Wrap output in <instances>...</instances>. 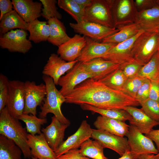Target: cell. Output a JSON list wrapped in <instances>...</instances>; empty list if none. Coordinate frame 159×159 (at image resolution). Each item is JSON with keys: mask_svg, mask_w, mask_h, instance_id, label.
<instances>
[{"mask_svg": "<svg viewBox=\"0 0 159 159\" xmlns=\"http://www.w3.org/2000/svg\"><path fill=\"white\" fill-rule=\"evenodd\" d=\"M65 97L66 103L87 104L102 109L124 110L127 106L140 105L135 99L92 78L88 79L77 85Z\"/></svg>", "mask_w": 159, "mask_h": 159, "instance_id": "cell-1", "label": "cell"}, {"mask_svg": "<svg viewBox=\"0 0 159 159\" xmlns=\"http://www.w3.org/2000/svg\"><path fill=\"white\" fill-rule=\"evenodd\" d=\"M27 132L26 128L23 127L19 119L11 115L6 106L0 112V135L13 141L21 149L25 159L32 157Z\"/></svg>", "mask_w": 159, "mask_h": 159, "instance_id": "cell-2", "label": "cell"}, {"mask_svg": "<svg viewBox=\"0 0 159 159\" xmlns=\"http://www.w3.org/2000/svg\"><path fill=\"white\" fill-rule=\"evenodd\" d=\"M42 79L46 87L47 94L41 106L39 117L46 118L48 114L52 113L60 122L69 126L70 121L64 115L61 110L62 105L65 102V97L57 89L52 78L43 75Z\"/></svg>", "mask_w": 159, "mask_h": 159, "instance_id": "cell-3", "label": "cell"}, {"mask_svg": "<svg viewBox=\"0 0 159 159\" xmlns=\"http://www.w3.org/2000/svg\"><path fill=\"white\" fill-rule=\"evenodd\" d=\"M159 50V35L158 32L144 31L135 42L131 53L135 62L143 66Z\"/></svg>", "mask_w": 159, "mask_h": 159, "instance_id": "cell-4", "label": "cell"}, {"mask_svg": "<svg viewBox=\"0 0 159 159\" xmlns=\"http://www.w3.org/2000/svg\"><path fill=\"white\" fill-rule=\"evenodd\" d=\"M83 20L110 28L114 27L111 11V0H92L86 8Z\"/></svg>", "mask_w": 159, "mask_h": 159, "instance_id": "cell-5", "label": "cell"}, {"mask_svg": "<svg viewBox=\"0 0 159 159\" xmlns=\"http://www.w3.org/2000/svg\"><path fill=\"white\" fill-rule=\"evenodd\" d=\"M111 11L114 27L118 29L135 23L138 12L131 0H111Z\"/></svg>", "mask_w": 159, "mask_h": 159, "instance_id": "cell-6", "label": "cell"}, {"mask_svg": "<svg viewBox=\"0 0 159 159\" xmlns=\"http://www.w3.org/2000/svg\"><path fill=\"white\" fill-rule=\"evenodd\" d=\"M126 136L130 148V152L135 159L146 154H157L158 151L153 141L144 135L138 129L130 125Z\"/></svg>", "mask_w": 159, "mask_h": 159, "instance_id": "cell-7", "label": "cell"}, {"mask_svg": "<svg viewBox=\"0 0 159 159\" xmlns=\"http://www.w3.org/2000/svg\"><path fill=\"white\" fill-rule=\"evenodd\" d=\"M144 31L140 29L133 37L117 44L110 49L101 58L120 64V68L127 64L136 63L132 56V48L136 40Z\"/></svg>", "mask_w": 159, "mask_h": 159, "instance_id": "cell-8", "label": "cell"}, {"mask_svg": "<svg viewBox=\"0 0 159 159\" xmlns=\"http://www.w3.org/2000/svg\"><path fill=\"white\" fill-rule=\"evenodd\" d=\"M28 35L23 29L11 30L0 37V47L10 52L25 54L32 47L31 42L27 39Z\"/></svg>", "mask_w": 159, "mask_h": 159, "instance_id": "cell-9", "label": "cell"}, {"mask_svg": "<svg viewBox=\"0 0 159 159\" xmlns=\"http://www.w3.org/2000/svg\"><path fill=\"white\" fill-rule=\"evenodd\" d=\"M25 105L23 114L36 115L37 108L41 106L47 94L45 84L37 85L34 81L24 82Z\"/></svg>", "mask_w": 159, "mask_h": 159, "instance_id": "cell-10", "label": "cell"}, {"mask_svg": "<svg viewBox=\"0 0 159 159\" xmlns=\"http://www.w3.org/2000/svg\"><path fill=\"white\" fill-rule=\"evenodd\" d=\"M92 78L83 63L78 61L69 72L59 79L58 85L61 87L59 91L65 97L77 85L88 79Z\"/></svg>", "mask_w": 159, "mask_h": 159, "instance_id": "cell-11", "label": "cell"}, {"mask_svg": "<svg viewBox=\"0 0 159 159\" xmlns=\"http://www.w3.org/2000/svg\"><path fill=\"white\" fill-rule=\"evenodd\" d=\"M6 107L11 115L18 119L23 114L25 105L24 82L9 80Z\"/></svg>", "mask_w": 159, "mask_h": 159, "instance_id": "cell-12", "label": "cell"}, {"mask_svg": "<svg viewBox=\"0 0 159 159\" xmlns=\"http://www.w3.org/2000/svg\"><path fill=\"white\" fill-rule=\"evenodd\" d=\"M69 25L75 32L97 41H101L120 31L119 29L108 28L84 20L78 23H70Z\"/></svg>", "mask_w": 159, "mask_h": 159, "instance_id": "cell-13", "label": "cell"}, {"mask_svg": "<svg viewBox=\"0 0 159 159\" xmlns=\"http://www.w3.org/2000/svg\"><path fill=\"white\" fill-rule=\"evenodd\" d=\"M91 138L99 142L104 148L111 149L120 157L127 150H130L127 139L105 131L92 129Z\"/></svg>", "mask_w": 159, "mask_h": 159, "instance_id": "cell-14", "label": "cell"}, {"mask_svg": "<svg viewBox=\"0 0 159 159\" xmlns=\"http://www.w3.org/2000/svg\"><path fill=\"white\" fill-rule=\"evenodd\" d=\"M92 129L87 120H83L77 130L64 141L55 152L57 157L69 150L80 148L85 142L91 138Z\"/></svg>", "mask_w": 159, "mask_h": 159, "instance_id": "cell-15", "label": "cell"}, {"mask_svg": "<svg viewBox=\"0 0 159 159\" xmlns=\"http://www.w3.org/2000/svg\"><path fill=\"white\" fill-rule=\"evenodd\" d=\"M78 62L77 59L67 62L57 54L52 53L44 67L42 73L52 78L55 85H57L59 78L65 72L71 70Z\"/></svg>", "mask_w": 159, "mask_h": 159, "instance_id": "cell-16", "label": "cell"}, {"mask_svg": "<svg viewBox=\"0 0 159 159\" xmlns=\"http://www.w3.org/2000/svg\"><path fill=\"white\" fill-rule=\"evenodd\" d=\"M50 124L41 130L49 145L55 152L64 142L65 131L69 126L60 122L54 116Z\"/></svg>", "mask_w": 159, "mask_h": 159, "instance_id": "cell-17", "label": "cell"}, {"mask_svg": "<svg viewBox=\"0 0 159 159\" xmlns=\"http://www.w3.org/2000/svg\"><path fill=\"white\" fill-rule=\"evenodd\" d=\"M85 44V37L75 34L68 41L58 47L57 54L66 61H74L80 57Z\"/></svg>", "mask_w": 159, "mask_h": 159, "instance_id": "cell-18", "label": "cell"}, {"mask_svg": "<svg viewBox=\"0 0 159 159\" xmlns=\"http://www.w3.org/2000/svg\"><path fill=\"white\" fill-rule=\"evenodd\" d=\"M82 63L87 71L92 75V78L97 81L121 67L119 64L101 58H95Z\"/></svg>", "mask_w": 159, "mask_h": 159, "instance_id": "cell-19", "label": "cell"}, {"mask_svg": "<svg viewBox=\"0 0 159 159\" xmlns=\"http://www.w3.org/2000/svg\"><path fill=\"white\" fill-rule=\"evenodd\" d=\"M85 37L86 44L80 56L77 59L79 62H82L96 58H102L110 49L117 44L100 43L90 37Z\"/></svg>", "mask_w": 159, "mask_h": 159, "instance_id": "cell-20", "label": "cell"}, {"mask_svg": "<svg viewBox=\"0 0 159 159\" xmlns=\"http://www.w3.org/2000/svg\"><path fill=\"white\" fill-rule=\"evenodd\" d=\"M27 143L32 156L38 159H57L55 152L49 146L42 132L38 135L28 134Z\"/></svg>", "mask_w": 159, "mask_h": 159, "instance_id": "cell-21", "label": "cell"}, {"mask_svg": "<svg viewBox=\"0 0 159 159\" xmlns=\"http://www.w3.org/2000/svg\"><path fill=\"white\" fill-rule=\"evenodd\" d=\"M13 9L27 23L37 19L41 15L42 4L32 0H12Z\"/></svg>", "mask_w": 159, "mask_h": 159, "instance_id": "cell-22", "label": "cell"}, {"mask_svg": "<svg viewBox=\"0 0 159 159\" xmlns=\"http://www.w3.org/2000/svg\"><path fill=\"white\" fill-rule=\"evenodd\" d=\"M145 32H157L159 27V5L138 11L135 22Z\"/></svg>", "mask_w": 159, "mask_h": 159, "instance_id": "cell-23", "label": "cell"}, {"mask_svg": "<svg viewBox=\"0 0 159 159\" xmlns=\"http://www.w3.org/2000/svg\"><path fill=\"white\" fill-rule=\"evenodd\" d=\"M124 110L132 117V119L129 121L130 125L136 127L143 134H148L154 127L159 125V122L151 119L141 108L127 106Z\"/></svg>", "mask_w": 159, "mask_h": 159, "instance_id": "cell-24", "label": "cell"}, {"mask_svg": "<svg viewBox=\"0 0 159 159\" xmlns=\"http://www.w3.org/2000/svg\"><path fill=\"white\" fill-rule=\"evenodd\" d=\"M93 125L97 129L122 137L126 136L130 126L125 122L101 115L97 117Z\"/></svg>", "mask_w": 159, "mask_h": 159, "instance_id": "cell-25", "label": "cell"}, {"mask_svg": "<svg viewBox=\"0 0 159 159\" xmlns=\"http://www.w3.org/2000/svg\"><path fill=\"white\" fill-rule=\"evenodd\" d=\"M50 35L47 41L58 47L68 41L70 37L66 33L63 23L56 18H52L48 21Z\"/></svg>", "mask_w": 159, "mask_h": 159, "instance_id": "cell-26", "label": "cell"}, {"mask_svg": "<svg viewBox=\"0 0 159 159\" xmlns=\"http://www.w3.org/2000/svg\"><path fill=\"white\" fill-rule=\"evenodd\" d=\"M0 21V37L15 28L27 30V23L14 10L5 14Z\"/></svg>", "mask_w": 159, "mask_h": 159, "instance_id": "cell-27", "label": "cell"}, {"mask_svg": "<svg viewBox=\"0 0 159 159\" xmlns=\"http://www.w3.org/2000/svg\"><path fill=\"white\" fill-rule=\"evenodd\" d=\"M27 30L29 32V40L36 43L47 41L50 35L47 22L38 19L27 23Z\"/></svg>", "mask_w": 159, "mask_h": 159, "instance_id": "cell-28", "label": "cell"}, {"mask_svg": "<svg viewBox=\"0 0 159 159\" xmlns=\"http://www.w3.org/2000/svg\"><path fill=\"white\" fill-rule=\"evenodd\" d=\"M118 32L102 39L101 42L118 44L134 36L140 30L135 23L125 25L119 29Z\"/></svg>", "mask_w": 159, "mask_h": 159, "instance_id": "cell-29", "label": "cell"}, {"mask_svg": "<svg viewBox=\"0 0 159 159\" xmlns=\"http://www.w3.org/2000/svg\"><path fill=\"white\" fill-rule=\"evenodd\" d=\"M80 105L84 110L90 111L94 113H97L102 116L123 122H125L126 121H129L132 119L131 115L124 109H102L87 104H83Z\"/></svg>", "mask_w": 159, "mask_h": 159, "instance_id": "cell-30", "label": "cell"}, {"mask_svg": "<svg viewBox=\"0 0 159 159\" xmlns=\"http://www.w3.org/2000/svg\"><path fill=\"white\" fill-rule=\"evenodd\" d=\"M22 151L11 140L0 135V159H21Z\"/></svg>", "mask_w": 159, "mask_h": 159, "instance_id": "cell-31", "label": "cell"}, {"mask_svg": "<svg viewBox=\"0 0 159 159\" xmlns=\"http://www.w3.org/2000/svg\"><path fill=\"white\" fill-rule=\"evenodd\" d=\"M104 148L97 141L90 138L85 142L79 149L82 155L92 159H106L103 152Z\"/></svg>", "mask_w": 159, "mask_h": 159, "instance_id": "cell-32", "label": "cell"}, {"mask_svg": "<svg viewBox=\"0 0 159 159\" xmlns=\"http://www.w3.org/2000/svg\"><path fill=\"white\" fill-rule=\"evenodd\" d=\"M138 76L150 81L159 82V50L148 63L142 67Z\"/></svg>", "mask_w": 159, "mask_h": 159, "instance_id": "cell-33", "label": "cell"}, {"mask_svg": "<svg viewBox=\"0 0 159 159\" xmlns=\"http://www.w3.org/2000/svg\"><path fill=\"white\" fill-rule=\"evenodd\" d=\"M127 79L122 70L119 69L98 81L112 89L121 91Z\"/></svg>", "mask_w": 159, "mask_h": 159, "instance_id": "cell-34", "label": "cell"}, {"mask_svg": "<svg viewBox=\"0 0 159 159\" xmlns=\"http://www.w3.org/2000/svg\"><path fill=\"white\" fill-rule=\"evenodd\" d=\"M18 119L25 123L27 132L33 135L41 134V125L47 122L46 118L37 117L36 115L31 114L29 115L23 114L19 117Z\"/></svg>", "mask_w": 159, "mask_h": 159, "instance_id": "cell-35", "label": "cell"}, {"mask_svg": "<svg viewBox=\"0 0 159 159\" xmlns=\"http://www.w3.org/2000/svg\"><path fill=\"white\" fill-rule=\"evenodd\" d=\"M57 4L60 8L70 15L77 23L83 21L85 10L74 0H58Z\"/></svg>", "mask_w": 159, "mask_h": 159, "instance_id": "cell-36", "label": "cell"}, {"mask_svg": "<svg viewBox=\"0 0 159 159\" xmlns=\"http://www.w3.org/2000/svg\"><path fill=\"white\" fill-rule=\"evenodd\" d=\"M146 78L137 76L128 78L124 84L121 91L135 99L137 92Z\"/></svg>", "mask_w": 159, "mask_h": 159, "instance_id": "cell-37", "label": "cell"}, {"mask_svg": "<svg viewBox=\"0 0 159 159\" xmlns=\"http://www.w3.org/2000/svg\"><path fill=\"white\" fill-rule=\"evenodd\" d=\"M43 6L41 15L45 19L48 20L52 18L59 19H62L61 14L57 10L56 4L57 1L56 0H40Z\"/></svg>", "mask_w": 159, "mask_h": 159, "instance_id": "cell-38", "label": "cell"}, {"mask_svg": "<svg viewBox=\"0 0 159 159\" xmlns=\"http://www.w3.org/2000/svg\"><path fill=\"white\" fill-rule=\"evenodd\" d=\"M141 109L151 119L159 122V102L148 99L140 104Z\"/></svg>", "mask_w": 159, "mask_h": 159, "instance_id": "cell-39", "label": "cell"}, {"mask_svg": "<svg viewBox=\"0 0 159 159\" xmlns=\"http://www.w3.org/2000/svg\"><path fill=\"white\" fill-rule=\"evenodd\" d=\"M9 81L4 74H0V112L6 106L9 92Z\"/></svg>", "mask_w": 159, "mask_h": 159, "instance_id": "cell-40", "label": "cell"}, {"mask_svg": "<svg viewBox=\"0 0 159 159\" xmlns=\"http://www.w3.org/2000/svg\"><path fill=\"white\" fill-rule=\"evenodd\" d=\"M150 81L147 79L138 90L135 99L140 104L149 98Z\"/></svg>", "mask_w": 159, "mask_h": 159, "instance_id": "cell-41", "label": "cell"}, {"mask_svg": "<svg viewBox=\"0 0 159 159\" xmlns=\"http://www.w3.org/2000/svg\"><path fill=\"white\" fill-rule=\"evenodd\" d=\"M143 66L137 63L127 64L120 68L127 79L138 76Z\"/></svg>", "mask_w": 159, "mask_h": 159, "instance_id": "cell-42", "label": "cell"}, {"mask_svg": "<svg viewBox=\"0 0 159 159\" xmlns=\"http://www.w3.org/2000/svg\"><path fill=\"white\" fill-rule=\"evenodd\" d=\"M57 159H90L82 155L79 149L69 150L57 158Z\"/></svg>", "mask_w": 159, "mask_h": 159, "instance_id": "cell-43", "label": "cell"}, {"mask_svg": "<svg viewBox=\"0 0 159 159\" xmlns=\"http://www.w3.org/2000/svg\"><path fill=\"white\" fill-rule=\"evenodd\" d=\"M149 99L159 102V82L150 81Z\"/></svg>", "mask_w": 159, "mask_h": 159, "instance_id": "cell-44", "label": "cell"}, {"mask_svg": "<svg viewBox=\"0 0 159 159\" xmlns=\"http://www.w3.org/2000/svg\"><path fill=\"white\" fill-rule=\"evenodd\" d=\"M134 1L138 11L151 8L157 5L156 0H135Z\"/></svg>", "mask_w": 159, "mask_h": 159, "instance_id": "cell-45", "label": "cell"}, {"mask_svg": "<svg viewBox=\"0 0 159 159\" xmlns=\"http://www.w3.org/2000/svg\"><path fill=\"white\" fill-rule=\"evenodd\" d=\"M13 6L12 1L9 0H0V20L6 13L13 10Z\"/></svg>", "mask_w": 159, "mask_h": 159, "instance_id": "cell-46", "label": "cell"}, {"mask_svg": "<svg viewBox=\"0 0 159 159\" xmlns=\"http://www.w3.org/2000/svg\"><path fill=\"white\" fill-rule=\"evenodd\" d=\"M145 135L155 143L157 148L159 151V129H153L150 132Z\"/></svg>", "mask_w": 159, "mask_h": 159, "instance_id": "cell-47", "label": "cell"}, {"mask_svg": "<svg viewBox=\"0 0 159 159\" xmlns=\"http://www.w3.org/2000/svg\"><path fill=\"white\" fill-rule=\"evenodd\" d=\"M80 7L85 10L91 4L92 0H74Z\"/></svg>", "mask_w": 159, "mask_h": 159, "instance_id": "cell-48", "label": "cell"}, {"mask_svg": "<svg viewBox=\"0 0 159 159\" xmlns=\"http://www.w3.org/2000/svg\"><path fill=\"white\" fill-rule=\"evenodd\" d=\"M117 159H135L132 155L130 150H127L125 153L121 156L120 158Z\"/></svg>", "mask_w": 159, "mask_h": 159, "instance_id": "cell-49", "label": "cell"}, {"mask_svg": "<svg viewBox=\"0 0 159 159\" xmlns=\"http://www.w3.org/2000/svg\"><path fill=\"white\" fill-rule=\"evenodd\" d=\"M154 154H146L142 155L136 159H155Z\"/></svg>", "mask_w": 159, "mask_h": 159, "instance_id": "cell-50", "label": "cell"}, {"mask_svg": "<svg viewBox=\"0 0 159 159\" xmlns=\"http://www.w3.org/2000/svg\"><path fill=\"white\" fill-rule=\"evenodd\" d=\"M154 157L155 159H159V151L158 154L154 155Z\"/></svg>", "mask_w": 159, "mask_h": 159, "instance_id": "cell-51", "label": "cell"}, {"mask_svg": "<svg viewBox=\"0 0 159 159\" xmlns=\"http://www.w3.org/2000/svg\"><path fill=\"white\" fill-rule=\"evenodd\" d=\"M156 2L157 4L159 5V0H156Z\"/></svg>", "mask_w": 159, "mask_h": 159, "instance_id": "cell-52", "label": "cell"}, {"mask_svg": "<svg viewBox=\"0 0 159 159\" xmlns=\"http://www.w3.org/2000/svg\"><path fill=\"white\" fill-rule=\"evenodd\" d=\"M31 159H38L37 158L32 156Z\"/></svg>", "mask_w": 159, "mask_h": 159, "instance_id": "cell-53", "label": "cell"}, {"mask_svg": "<svg viewBox=\"0 0 159 159\" xmlns=\"http://www.w3.org/2000/svg\"><path fill=\"white\" fill-rule=\"evenodd\" d=\"M157 32H158V34L159 35V28H158V30Z\"/></svg>", "mask_w": 159, "mask_h": 159, "instance_id": "cell-54", "label": "cell"}, {"mask_svg": "<svg viewBox=\"0 0 159 159\" xmlns=\"http://www.w3.org/2000/svg\"><path fill=\"white\" fill-rule=\"evenodd\" d=\"M106 159H108V158H106Z\"/></svg>", "mask_w": 159, "mask_h": 159, "instance_id": "cell-55", "label": "cell"}]
</instances>
